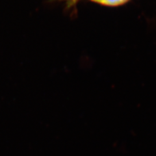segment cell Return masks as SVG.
Here are the masks:
<instances>
[{
    "label": "cell",
    "mask_w": 156,
    "mask_h": 156,
    "mask_svg": "<svg viewBox=\"0 0 156 156\" xmlns=\"http://www.w3.org/2000/svg\"><path fill=\"white\" fill-rule=\"evenodd\" d=\"M106 6H119L128 2L129 0H92Z\"/></svg>",
    "instance_id": "cell-1"
},
{
    "label": "cell",
    "mask_w": 156,
    "mask_h": 156,
    "mask_svg": "<svg viewBox=\"0 0 156 156\" xmlns=\"http://www.w3.org/2000/svg\"><path fill=\"white\" fill-rule=\"evenodd\" d=\"M64 1L66 2V4L68 5V7H72L74 6L79 0H64Z\"/></svg>",
    "instance_id": "cell-2"
}]
</instances>
